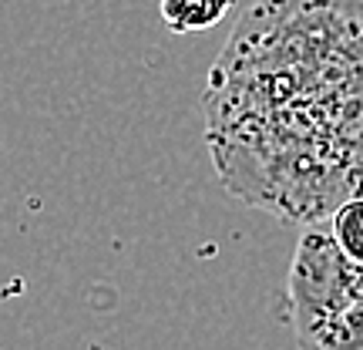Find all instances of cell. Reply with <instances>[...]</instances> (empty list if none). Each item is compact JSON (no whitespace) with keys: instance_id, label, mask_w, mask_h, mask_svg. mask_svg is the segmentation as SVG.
Here are the masks:
<instances>
[{"instance_id":"cell-5","label":"cell","mask_w":363,"mask_h":350,"mask_svg":"<svg viewBox=\"0 0 363 350\" xmlns=\"http://www.w3.org/2000/svg\"><path fill=\"white\" fill-rule=\"evenodd\" d=\"M316 350H363V286L350 300V307L337 317V324L320 337Z\"/></svg>"},{"instance_id":"cell-2","label":"cell","mask_w":363,"mask_h":350,"mask_svg":"<svg viewBox=\"0 0 363 350\" xmlns=\"http://www.w3.org/2000/svg\"><path fill=\"white\" fill-rule=\"evenodd\" d=\"M363 286V266L340 249L337 236L326 222L303 229L289 263L286 297L279 317L296 334L299 350H316L320 337L337 324V317Z\"/></svg>"},{"instance_id":"cell-4","label":"cell","mask_w":363,"mask_h":350,"mask_svg":"<svg viewBox=\"0 0 363 350\" xmlns=\"http://www.w3.org/2000/svg\"><path fill=\"white\" fill-rule=\"evenodd\" d=\"M330 229L337 236L340 249L350 256L357 266H363V195H353L350 202L330 216Z\"/></svg>"},{"instance_id":"cell-3","label":"cell","mask_w":363,"mask_h":350,"mask_svg":"<svg viewBox=\"0 0 363 350\" xmlns=\"http://www.w3.org/2000/svg\"><path fill=\"white\" fill-rule=\"evenodd\" d=\"M235 0H158V13L172 34H195L216 27Z\"/></svg>"},{"instance_id":"cell-1","label":"cell","mask_w":363,"mask_h":350,"mask_svg":"<svg viewBox=\"0 0 363 350\" xmlns=\"http://www.w3.org/2000/svg\"><path fill=\"white\" fill-rule=\"evenodd\" d=\"M216 179L283 222L363 195V0H256L202 91Z\"/></svg>"}]
</instances>
